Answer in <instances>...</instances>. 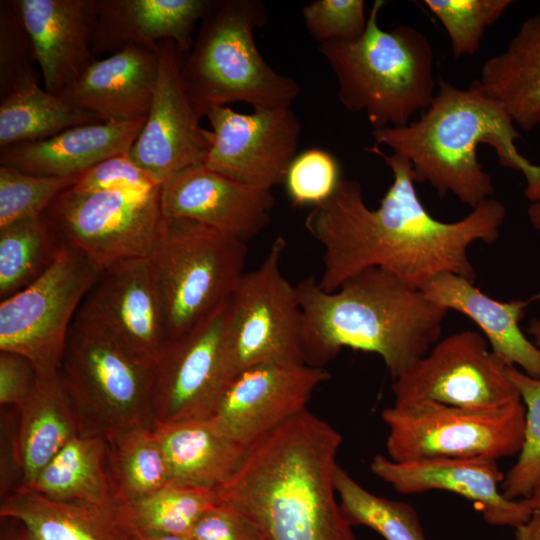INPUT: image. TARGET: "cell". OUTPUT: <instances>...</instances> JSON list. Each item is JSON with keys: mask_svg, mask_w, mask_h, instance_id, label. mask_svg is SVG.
<instances>
[{"mask_svg": "<svg viewBox=\"0 0 540 540\" xmlns=\"http://www.w3.org/2000/svg\"><path fill=\"white\" fill-rule=\"evenodd\" d=\"M365 150L384 160L392 183L378 208L371 209L360 182L342 179L333 195L307 214L305 228L323 248L318 286L333 292L368 268H381L417 289L442 273L474 283L468 250L475 242L491 244L499 238L505 205L492 197L464 218L443 222L420 201L406 158L375 146Z\"/></svg>", "mask_w": 540, "mask_h": 540, "instance_id": "obj_1", "label": "cell"}, {"mask_svg": "<svg viewBox=\"0 0 540 540\" xmlns=\"http://www.w3.org/2000/svg\"><path fill=\"white\" fill-rule=\"evenodd\" d=\"M342 436L308 409L247 448L219 502L247 517L261 540H358L334 472Z\"/></svg>", "mask_w": 540, "mask_h": 540, "instance_id": "obj_2", "label": "cell"}, {"mask_svg": "<svg viewBox=\"0 0 540 540\" xmlns=\"http://www.w3.org/2000/svg\"><path fill=\"white\" fill-rule=\"evenodd\" d=\"M296 288L306 365L322 367L349 347L378 354L392 380L439 341L449 311L381 268L365 269L333 292L314 276Z\"/></svg>", "mask_w": 540, "mask_h": 540, "instance_id": "obj_3", "label": "cell"}, {"mask_svg": "<svg viewBox=\"0 0 540 540\" xmlns=\"http://www.w3.org/2000/svg\"><path fill=\"white\" fill-rule=\"evenodd\" d=\"M372 134V146H387L410 162L415 182H428L441 197L451 193L471 209L495 191L477 157L479 145L488 144L502 166L522 172L526 198L540 201V164L518 152L515 140L521 134L509 116L471 86L460 89L441 78L433 101L417 120Z\"/></svg>", "mask_w": 540, "mask_h": 540, "instance_id": "obj_4", "label": "cell"}, {"mask_svg": "<svg viewBox=\"0 0 540 540\" xmlns=\"http://www.w3.org/2000/svg\"><path fill=\"white\" fill-rule=\"evenodd\" d=\"M386 3L374 1L357 40L319 44L336 77L340 103L364 113L374 130L409 124L436 95L432 45L412 26L383 30L378 15Z\"/></svg>", "mask_w": 540, "mask_h": 540, "instance_id": "obj_5", "label": "cell"}, {"mask_svg": "<svg viewBox=\"0 0 540 540\" xmlns=\"http://www.w3.org/2000/svg\"><path fill=\"white\" fill-rule=\"evenodd\" d=\"M267 20L260 0H214L182 56L187 92L201 116L229 103L291 107L298 98L299 82L275 71L257 48L254 33Z\"/></svg>", "mask_w": 540, "mask_h": 540, "instance_id": "obj_6", "label": "cell"}, {"mask_svg": "<svg viewBox=\"0 0 540 540\" xmlns=\"http://www.w3.org/2000/svg\"><path fill=\"white\" fill-rule=\"evenodd\" d=\"M247 257V243L202 223L166 219L151 257L165 342L208 318L233 295Z\"/></svg>", "mask_w": 540, "mask_h": 540, "instance_id": "obj_7", "label": "cell"}, {"mask_svg": "<svg viewBox=\"0 0 540 540\" xmlns=\"http://www.w3.org/2000/svg\"><path fill=\"white\" fill-rule=\"evenodd\" d=\"M59 376L80 435L107 439L131 427H154L155 368L136 361L101 330L74 320Z\"/></svg>", "mask_w": 540, "mask_h": 540, "instance_id": "obj_8", "label": "cell"}, {"mask_svg": "<svg viewBox=\"0 0 540 540\" xmlns=\"http://www.w3.org/2000/svg\"><path fill=\"white\" fill-rule=\"evenodd\" d=\"M386 451L395 462L433 458H500L518 455L524 440L525 406L519 401L476 410L435 401L396 404L381 412Z\"/></svg>", "mask_w": 540, "mask_h": 540, "instance_id": "obj_9", "label": "cell"}, {"mask_svg": "<svg viewBox=\"0 0 540 540\" xmlns=\"http://www.w3.org/2000/svg\"><path fill=\"white\" fill-rule=\"evenodd\" d=\"M160 189L138 194L70 187L41 217L62 244L83 253L103 272L125 260L153 256L166 224Z\"/></svg>", "mask_w": 540, "mask_h": 540, "instance_id": "obj_10", "label": "cell"}, {"mask_svg": "<svg viewBox=\"0 0 540 540\" xmlns=\"http://www.w3.org/2000/svg\"><path fill=\"white\" fill-rule=\"evenodd\" d=\"M102 271L63 244L52 266L0 303V351L28 359L41 378L59 373L68 335L84 298Z\"/></svg>", "mask_w": 540, "mask_h": 540, "instance_id": "obj_11", "label": "cell"}, {"mask_svg": "<svg viewBox=\"0 0 540 540\" xmlns=\"http://www.w3.org/2000/svg\"><path fill=\"white\" fill-rule=\"evenodd\" d=\"M285 248L286 240L276 237L229 300L227 334L235 376L259 364H305L298 291L281 271Z\"/></svg>", "mask_w": 540, "mask_h": 540, "instance_id": "obj_12", "label": "cell"}, {"mask_svg": "<svg viewBox=\"0 0 540 540\" xmlns=\"http://www.w3.org/2000/svg\"><path fill=\"white\" fill-rule=\"evenodd\" d=\"M506 367L482 334L456 332L437 341L392 380L394 403L435 401L476 410L501 409L522 401Z\"/></svg>", "mask_w": 540, "mask_h": 540, "instance_id": "obj_13", "label": "cell"}, {"mask_svg": "<svg viewBox=\"0 0 540 540\" xmlns=\"http://www.w3.org/2000/svg\"><path fill=\"white\" fill-rule=\"evenodd\" d=\"M229 300L186 334L165 342L155 367L154 426L214 415L235 377L227 334Z\"/></svg>", "mask_w": 540, "mask_h": 540, "instance_id": "obj_14", "label": "cell"}, {"mask_svg": "<svg viewBox=\"0 0 540 540\" xmlns=\"http://www.w3.org/2000/svg\"><path fill=\"white\" fill-rule=\"evenodd\" d=\"M205 116L211 126V146L203 162L206 167L263 190L283 184L302 131L291 107L240 113L213 106Z\"/></svg>", "mask_w": 540, "mask_h": 540, "instance_id": "obj_15", "label": "cell"}, {"mask_svg": "<svg viewBox=\"0 0 540 540\" xmlns=\"http://www.w3.org/2000/svg\"><path fill=\"white\" fill-rule=\"evenodd\" d=\"M158 77L146 121L129 156L158 185L178 172L203 163L211 131L200 126L182 72V55L171 40L158 43Z\"/></svg>", "mask_w": 540, "mask_h": 540, "instance_id": "obj_16", "label": "cell"}, {"mask_svg": "<svg viewBox=\"0 0 540 540\" xmlns=\"http://www.w3.org/2000/svg\"><path fill=\"white\" fill-rule=\"evenodd\" d=\"M75 320L101 330L136 361L155 368L166 340L151 257L104 270Z\"/></svg>", "mask_w": 540, "mask_h": 540, "instance_id": "obj_17", "label": "cell"}, {"mask_svg": "<svg viewBox=\"0 0 540 540\" xmlns=\"http://www.w3.org/2000/svg\"><path fill=\"white\" fill-rule=\"evenodd\" d=\"M323 367L265 363L239 372L211 420L226 437L248 448L307 409L314 390L329 380Z\"/></svg>", "mask_w": 540, "mask_h": 540, "instance_id": "obj_18", "label": "cell"}, {"mask_svg": "<svg viewBox=\"0 0 540 540\" xmlns=\"http://www.w3.org/2000/svg\"><path fill=\"white\" fill-rule=\"evenodd\" d=\"M370 470L402 494L443 490L460 495L482 513L483 519L496 527L516 528L526 522L532 510L522 499L505 497L501 484L505 475L497 460L487 457L433 458L395 462L375 455Z\"/></svg>", "mask_w": 540, "mask_h": 540, "instance_id": "obj_19", "label": "cell"}, {"mask_svg": "<svg viewBox=\"0 0 540 540\" xmlns=\"http://www.w3.org/2000/svg\"><path fill=\"white\" fill-rule=\"evenodd\" d=\"M166 219L183 218L247 243L270 222L271 191L236 182L206 167L190 166L161 185Z\"/></svg>", "mask_w": 540, "mask_h": 540, "instance_id": "obj_20", "label": "cell"}, {"mask_svg": "<svg viewBox=\"0 0 540 540\" xmlns=\"http://www.w3.org/2000/svg\"><path fill=\"white\" fill-rule=\"evenodd\" d=\"M30 36L44 89L57 94L96 60L97 0H13Z\"/></svg>", "mask_w": 540, "mask_h": 540, "instance_id": "obj_21", "label": "cell"}, {"mask_svg": "<svg viewBox=\"0 0 540 540\" xmlns=\"http://www.w3.org/2000/svg\"><path fill=\"white\" fill-rule=\"evenodd\" d=\"M158 55L135 45L94 60L56 95L93 114L100 122L146 119L157 77Z\"/></svg>", "mask_w": 540, "mask_h": 540, "instance_id": "obj_22", "label": "cell"}, {"mask_svg": "<svg viewBox=\"0 0 540 540\" xmlns=\"http://www.w3.org/2000/svg\"><path fill=\"white\" fill-rule=\"evenodd\" d=\"M214 0H97L92 40L95 59L135 45L157 51L158 43L173 41L182 56L194 43L193 32Z\"/></svg>", "mask_w": 540, "mask_h": 540, "instance_id": "obj_23", "label": "cell"}, {"mask_svg": "<svg viewBox=\"0 0 540 540\" xmlns=\"http://www.w3.org/2000/svg\"><path fill=\"white\" fill-rule=\"evenodd\" d=\"M145 121L85 124L16 143L0 148V165L37 176H80L105 159L129 153Z\"/></svg>", "mask_w": 540, "mask_h": 540, "instance_id": "obj_24", "label": "cell"}, {"mask_svg": "<svg viewBox=\"0 0 540 540\" xmlns=\"http://www.w3.org/2000/svg\"><path fill=\"white\" fill-rule=\"evenodd\" d=\"M421 290L435 303L456 310L481 329L492 352L507 366L540 378V349L520 328L525 309L540 300V292L529 299L503 302L491 298L473 282L453 273H442Z\"/></svg>", "mask_w": 540, "mask_h": 540, "instance_id": "obj_25", "label": "cell"}, {"mask_svg": "<svg viewBox=\"0 0 540 540\" xmlns=\"http://www.w3.org/2000/svg\"><path fill=\"white\" fill-rule=\"evenodd\" d=\"M2 519L17 521L34 540H135L121 507L48 498L19 486L0 505Z\"/></svg>", "mask_w": 540, "mask_h": 540, "instance_id": "obj_26", "label": "cell"}, {"mask_svg": "<svg viewBox=\"0 0 540 540\" xmlns=\"http://www.w3.org/2000/svg\"><path fill=\"white\" fill-rule=\"evenodd\" d=\"M470 86L522 130L540 124V13L521 24L503 52L485 61Z\"/></svg>", "mask_w": 540, "mask_h": 540, "instance_id": "obj_27", "label": "cell"}, {"mask_svg": "<svg viewBox=\"0 0 540 540\" xmlns=\"http://www.w3.org/2000/svg\"><path fill=\"white\" fill-rule=\"evenodd\" d=\"M17 410L13 458L21 475L20 486H29L57 453L80 435L79 424L59 373L39 377Z\"/></svg>", "mask_w": 540, "mask_h": 540, "instance_id": "obj_28", "label": "cell"}, {"mask_svg": "<svg viewBox=\"0 0 540 540\" xmlns=\"http://www.w3.org/2000/svg\"><path fill=\"white\" fill-rule=\"evenodd\" d=\"M172 484L216 489L237 471L247 448L222 434L210 419L154 426Z\"/></svg>", "mask_w": 540, "mask_h": 540, "instance_id": "obj_29", "label": "cell"}, {"mask_svg": "<svg viewBox=\"0 0 540 540\" xmlns=\"http://www.w3.org/2000/svg\"><path fill=\"white\" fill-rule=\"evenodd\" d=\"M26 487L54 500L117 505L108 467L107 440L76 436Z\"/></svg>", "mask_w": 540, "mask_h": 540, "instance_id": "obj_30", "label": "cell"}, {"mask_svg": "<svg viewBox=\"0 0 540 540\" xmlns=\"http://www.w3.org/2000/svg\"><path fill=\"white\" fill-rule=\"evenodd\" d=\"M106 440L117 505L140 501L172 484L167 459L154 427H131Z\"/></svg>", "mask_w": 540, "mask_h": 540, "instance_id": "obj_31", "label": "cell"}, {"mask_svg": "<svg viewBox=\"0 0 540 540\" xmlns=\"http://www.w3.org/2000/svg\"><path fill=\"white\" fill-rule=\"evenodd\" d=\"M97 122L93 114L42 89L39 83L30 84L0 100V148Z\"/></svg>", "mask_w": 540, "mask_h": 540, "instance_id": "obj_32", "label": "cell"}, {"mask_svg": "<svg viewBox=\"0 0 540 540\" xmlns=\"http://www.w3.org/2000/svg\"><path fill=\"white\" fill-rule=\"evenodd\" d=\"M63 244L41 216L0 227V298L4 300L40 278Z\"/></svg>", "mask_w": 540, "mask_h": 540, "instance_id": "obj_33", "label": "cell"}, {"mask_svg": "<svg viewBox=\"0 0 540 540\" xmlns=\"http://www.w3.org/2000/svg\"><path fill=\"white\" fill-rule=\"evenodd\" d=\"M334 486L352 526H366L385 540H428L411 505L368 491L339 464L334 472Z\"/></svg>", "mask_w": 540, "mask_h": 540, "instance_id": "obj_34", "label": "cell"}, {"mask_svg": "<svg viewBox=\"0 0 540 540\" xmlns=\"http://www.w3.org/2000/svg\"><path fill=\"white\" fill-rule=\"evenodd\" d=\"M219 502L216 489L171 484L128 505H119L137 532L189 535L195 522Z\"/></svg>", "mask_w": 540, "mask_h": 540, "instance_id": "obj_35", "label": "cell"}, {"mask_svg": "<svg viewBox=\"0 0 540 540\" xmlns=\"http://www.w3.org/2000/svg\"><path fill=\"white\" fill-rule=\"evenodd\" d=\"M506 373L525 406L523 445L501 484L503 495L517 500L528 497L540 481V378L529 376L515 366H507Z\"/></svg>", "mask_w": 540, "mask_h": 540, "instance_id": "obj_36", "label": "cell"}, {"mask_svg": "<svg viewBox=\"0 0 540 540\" xmlns=\"http://www.w3.org/2000/svg\"><path fill=\"white\" fill-rule=\"evenodd\" d=\"M440 20L455 59L477 53L484 33L513 3L511 0H424Z\"/></svg>", "mask_w": 540, "mask_h": 540, "instance_id": "obj_37", "label": "cell"}, {"mask_svg": "<svg viewBox=\"0 0 540 540\" xmlns=\"http://www.w3.org/2000/svg\"><path fill=\"white\" fill-rule=\"evenodd\" d=\"M79 177L37 176L0 165V227L42 216Z\"/></svg>", "mask_w": 540, "mask_h": 540, "instance_id": "obj_38", "label": "cell"}, {"mask_svg": "<svg viewBox=\"0 0 540 540\" xmlns=\"http://www.w3.org/2000/svg\"><path fill=\"white\" fill-rule=\"evenodd\" d=\"M30 36L13 0L0 1V100L39 83Z\"/></svg>", "mask_w": 540, "mask_h": 540, "instance_id": "obj_39", "label": "cell"}, {"mask_svg": "<svg viewBox=\"0 0 540 540\" xmlns=\"http://www.w3.org/2000/svg\"><path fill=\"white\" fill-rule=\"evenodd\" d=\"M341 180L336 158L326 150L311 148L295 156L283 184L293 206L316 207L333 195Z\"/></svg>", "mask_w": 540, "mask_h": 540, "instance_id": "obj_40", "label": "cell"}, {"mask_svg": "<svg viewBox=\"0 0 540 540\" xmlns=\"http://www.w3.org/2000/svg\"><path fill=\"white\" fill-rule=\"evenodd\" d=\"M301 14L307 32L319 44L357 40L368 20L364 0H315L304 5Z\"/></svg>", "mask_w": 540, "mask_h": 540, "instance_id": "obj_41", "label": "cell"}, {"mask_svg": "<svg viewBox=\"0 0 540 540\" xmlns=\"http://www.w3.org/2000/svg\"><path fill=\"white\" fill-rule=\"evenodd\" d=\"M158 185L129 156V153L116 155L103 160L80 175L72 186L78 191H121L149 194Z\"/></svg>", "mask_w": 540, "mask_h": 540, "instance_id": "obj_42", "label": "cell"}, {"mask_svg": "<svg viewBox=\"0 0 540 540\" xmlns=\"http://www.w3.org/2000/svg\"><path fill=\"white\" fill-rule=\"evenodd\" d=\"M192 540H261L254 524L231 506L218 502L195 522Z\"/></svg>", "mask_w": 540, "mask_h": 540, "instance_id": "obj_43", "label": "cell"}, {"mask_svg": "<svg viewBox=\"0 0 540 540\" xmlns=\"http://www.w3.org/2000/svg\"><path fill=\"white\" fill-rule=\"evenodd\" d=\"M38 374L25 357L8 351H0V404L20 407L31 394Z\"/></svg>", "mask_w": 540, "mask_h": 540, "instance_id": "obj_44", "label": "cell"}, {"mask_svg": "<svg viewBox=\"0 0 540 540\" xmlns=\"http://www.w3.org/2000/svg\"><path fill=\"white\" fill-rule=\"evenodd\" d=\"M514 530L515 540H540V511H532L529 519Z\"/></svg>", "mask_w": 540, "mask_h": 540, "instance_id": "obj_45", "label": "cell"}, {"mask_svg": "<svg viewBox=\"0 0 540 540\" xmlns=\"http://www.w3.org/2000/svg\"><path fill=\"white\" fill-rule=\"evenodd\" d=\"M135 540H192V539L189 535L136 531Z\"/></svg>", "mask_w": 540, "mask_h": 540, "instance_id": "obj_46", "label": "cell"}, {"mask_svg": "<svg viewBox=\"0 0 540 540\" xmlns=\"http://www.w3.org/2000/svg\"><path fill=\"white\" fill-rule=\"evenodd\" d=\"M0 540H34L20 525L19 528H3Z\"/></svg>", "mask_w": 540, "mask_h": 540, "instance_id": "obj_47", "label": "cell"}, {"mask_svg": "<svg viewBox=\"0 0 540 540\" xmlns=\"http://www.w3.org/2000/svg\"><path fill=\"white\" fill-rule=\"evenodd\" d=\"M527 215L531 226L540 231V201L530 204Z\"/></svg>", "mask_w": 540, "mask_h": 540, "instance_id": "obj_48", "label": "cell"}, {"mask_svg": "<svg viewBox=\"0 0 540 540\" xmlns=\"http://www.w3.org/2000/svg\"><path fill=\"white\" fill-rule=\"evenodd\" d=\"M521 499L532 511H540V481L536 484L528 497Z\"/></svg>", "mask_w": 540, "mask_h": 540, "instance_id": "obj_49", "label": "cell"}, {"mask_svg": "<svg viewBox=\"0 0 540 540\" xmlns=\"http://www.w3.org/2000/svg\"><path fill=\"white\" fill-rule=\"evenodd\" d=\"M528 334L532 338V342L540 349V319H532L527 328Z\"/></svg>", "mask_w": 540, "mask_h": 540, "instance_id": "obj_50", "label": "cell"}]
</instances>
